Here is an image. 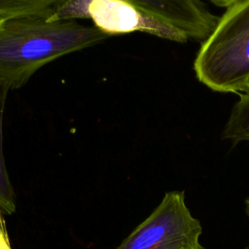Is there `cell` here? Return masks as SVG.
Masks as SVG:
<instances>
[{
  "instance_id": "7",
  "label": "cell",
  "mask_w": 249,
  "mask_h": 249,
  "mask_svg": "<svg viewBox=\"0 0 249 249\" xmlns=\"http://www.w3.org/2000/svg\"><path fill=\"white\" fill-rule=\"evenodd\" d=\"M9 89L0 82V212L12 215L16 211V196L7 171L2 148V124Z\"/></svg>"
},
{
  "instance_id": "9",
  "label": "cell",
  "mask_w": 249,
  "mask_h": 249,
  "mask_svg": "<svg viewBox=\"0 0 249 249\" xmlns=\"http://www.w3.org/2000/svg\"><path fill=\"white\" fill-rule=\"evenodd\" d=\"M2 217L3 214L0 212V249H12L8 232L5 227V220Z\"/></svg>"
},
{
  "instance_id": "2",
  "label": "cell",
  "mask_w": 249,
  "mask_h": 249,
  "mask_svg": "<svg viewBox=\"0 0 249 249\" xmlns=\"http://www.w3.org/2000/svg\"><path fill=\"white\" fill-rule=\"evenodd\" d=\"M196 79L216 92L249 89V0H237L219 17L194 61Z\"/></svg>"
},
{
  "instance_id": "3",
  "label": "cell",
  "mask_w": 249,
  "mask_h": 249,
  "mask_svg": "<svg viewBox=\"0 0 249 249\" xmlns=\"http://www.w3.org/2000/svg\"><path fill=\"white\" fill-rule=\"evenodd\" d=\"M55 19H90L108 36L143 32L177 43L189 39L128 0H64L50 12Z\"/></svg>"
},
{
  "instance_id": "11",
  "label": "cell",
  "mask_w": 249,
  "mask_h": 249,
  "mask_svg": "<svg viewBox=\"0 0 249 249\" xmlns=\"http://www.w3.org/2000/svg\"><path fill=\"white\" fill-rule=\"evenodd\" d=\"M245 211H246V214L249 218V196H247L246 199H245Z\"/></svg>"
},
{
  "instance_id": "5",
  "label": "cell",
  "mask_w": 249,
  "mask_h": 249,
  "mask_svg": "<svg viewBox=\"0 0 249 249\" xmlns=\"http://www.w3.org/2000/svg\"><path fill=\"white\" fill-rule=\"evenodd\" d=\"M146 13L173 26L189 40L204 41L219 17L201 0H128Z\"/></svg>"
},
{
  "instance_id": "8",
  "label": "cell",
  "mask_w": 249,
  "mask_h": 249,
  "mask_svg": "<svg viewBox=\"0 0 249 249\" xmlns=\"http://www.w3.org/2000/svg\"><path fill=\"white\" fill-rule=\"evenodd\" d=\"M64 0H0V16L4 18L49 12Z\"/></svg>"
},
{
  "instance_id": "12",
  "label": "cell",
  "mask_w": 249,
  "mask_h": 249,
  "mask_svg": "<svg viewBox=\"0 0 249 249\" xmlns=\"http://www.w3.org/2000/svg\"><path fill=\"white\" fill-rule=\"evenodd\" d=\"M4 18H5L4 17H1V16H0V24H1V22L3 21V19H4Z\"/></svg>"
},
{
  "instance_id": "4",
  "label": "cell",
  "mask_w": 249,
  "mask_h": 249,
  "mask_svg": "<svg viewBox=\"0 0 249 249\" xmlns=\"http://www.w3.org/2000/svg\"><path fill=\"white\" fill-rule=\"evenodd\" d=\"M201 233L199 220L187 207L184 191H170L116 249H204Z\"/></svg>"
},
{
  "instance_id": "6",
  "label": "cell",
  "mask_w": 249,
  "mask_h": 249,
  "mask_svg": "<svg viewBox=\"0 0 249 249\" xmlns=\"http://www.w3.org/2000/svg\"><path fill=\"white\" fill-rule=\"evenodd\" d=\"M222 138L233 144L249 141V89L239 94L222 132Z\"/></svg>"
},
{
  "instance_id": "1",
  "label": "cell",
  "mask_w": 249,
  "mask_h": 249,
  "mask_svg": "<svg viewBox=\"0 0 249 249\" xmlns=\"http://www.w3.org/2000/svg\"><path fill=\"white\" fill-rule=\"evenodd\" d=\"M51 11L9 17L1 22L0 82L10 90L21 88L49 62L108 37L94 25L53 18Z\"/></svg>"
},
{
  "instance_id": "10",
  "label": "cell",
  "mask_w": 249,
  "mask_h": 249,
  "mask_svg": "<svg viewBox=\"0 0 249 249\" xmlns=\"http://www.w3.org/2000/svg\"><path fill=\"white\" fill-rule=\"evenodd\" d=\"M208 1H210L215 6L222 7V8H228L229 6H231V4L236 2L237 0H208Z\"/></svg>"
}]
</instances>
